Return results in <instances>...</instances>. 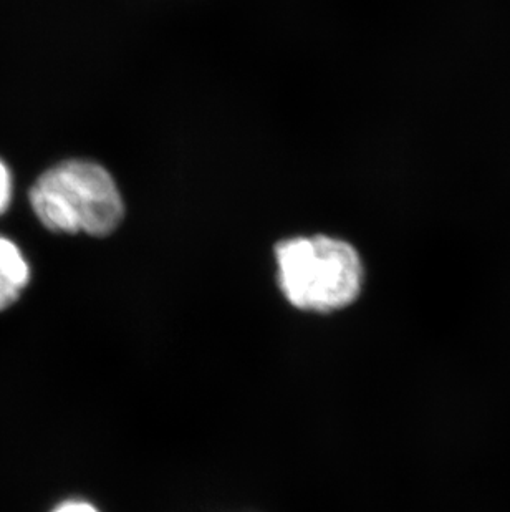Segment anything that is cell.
<instances>
[{
    "label": "cell",
    "mask_w": 510,
    "mask_h": 512,
    "mask_svg": "<svg viewBox=\"0 0 510 512\" xmlns=\"http://www.w3.org/2000/svg\"><path fill=\"white\" fill-rule=\"evenodd\" d=\"M29 281V262L14 242L0 237V310L14 304Z\"/></svg>",
    "instance_id": "3"
},
{
    "label": "cell",
    "mask_w": 510,
    "mask_h": 512,
    "mask_svg": "<svg viewBox=\"0 0 510 512\" xmlns=\"http://www.w3.org/2000/svg\"><path fill=\"white\" fill-rule=\"evenodd\" d=\"M30 203L53 232L108 236L125 216L115 179L93 161H63L45 171L30 189Z\"/></svg>",
    "instance_id": "2"
},
{
    "label": "cell",
    "mask_w": 510,
    "mask_h": 512,
    "mask_svg": "<svg viewBox=\"0 0 510 512\" xmlns=\"http://www.w3.org/2000/svg\"><path fill=\"white\" fill-rule=\"evenodd\" d=\"M12 198V176L4 161L0 160V216L9 208Z\"/></svg>",
    "instance_id": "4"
},
{
    "label": "cell",
    "mask_w": 510,
    "mask_h": 512,
    "mask_svg": "<svg viewBox=\"0 0 510 512\" xmlns=\"http://www.w3.org/2000/svg\"><path fill=\"white\" fill-rule=\"evenodd\" d=\"M53 512H100L93 504L85 503V501H67L60 504Z\"/></svg>",
    "instance_id": "5"
},
{
    "label": "cell",
    "mask_w": 510,
    "mask_h": 512,
    "mask_svg": "<svg viewBox=\"0 0 510 512\" xmlns=\"http://www.w3.org/2000/svg\"><path fill=\"white\" fill-rule=\"evenodd\" d=\"M275 264L280 290L295 309L330 314L360 297L363 262L357 249L342 239H285L275 247Z\"/></svg>",
    "instance_id": "1"
}]
</instances>
